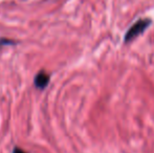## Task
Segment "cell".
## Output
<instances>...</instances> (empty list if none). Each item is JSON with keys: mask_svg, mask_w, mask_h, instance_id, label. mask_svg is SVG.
<instances>
[{"mask_svg": "<svg viewBox=\"0 0 154 153\" xmlns=\"http://www.w3.org/2000/svg\"><path fill=\"white\" fill-rule=\"evenodd\" d=\"M151 21L149 19H142V20H138L137 22H135L126 33L125 36V41L126 42H129V41L133 40L135 37H137L138 35L143 33L147 27L149 26Z\"/></svg>", "mask_w": 154, "mask_h": 153, "instance_id": "6da1fadb", "label": "cell"}, {"mask_svg": "<svg viewBox=\"0 0 154 153\" xmlns=\"http://www.w3.org/2000/svg\"><path fill=\"white\" fill-rule=\"evenodd\" d=\"M49 82V76L45 72H40L35 78V85L39 89H44Z\"/></svg>", "mask_w": 154, "mask_h": 153, "instance_id": "7a4b0ae2", "label": "cell"}, {"mask_svg": "<svg viewBox=\"0 0 154 153\" xmlns=\"http://www.w3.org/2000/svg\"><path fill=\"white\" fill-rule=\"evenodd\" d=\"M3 44H12V42H11V40H6V39H2V40H0V46H2Z\"/></svg>", "mask_w": 154, "mask_h": 153, "instance_id": "3957f363", "label": "cell"}, {"mask_svg": "<svg viewBox=\"0 0 154 153\" xmlns=\"http://www.w3.org/2000/svg\"><path fill=\"white\" fill-rule=\"evenodd\" d=\"M13 153H26V152L23 151V150L20 149V148L16 147V148H14V150H13Z\"/></svg>", "mask_w": 154, "mask_h": 153, "instance_id": "277c9868", "label": "cell"}]
</instances>
